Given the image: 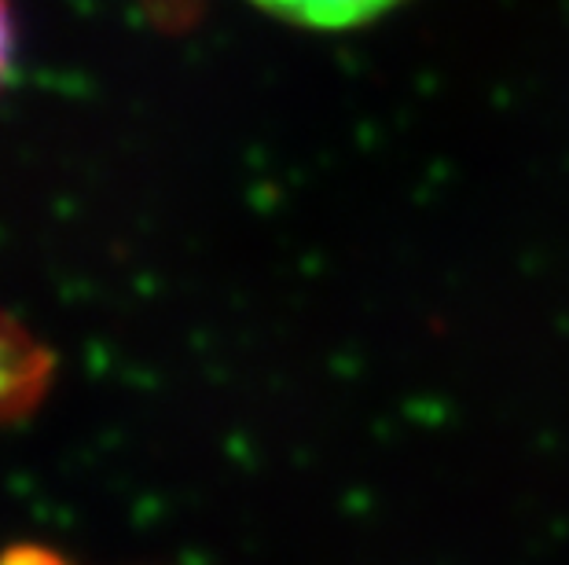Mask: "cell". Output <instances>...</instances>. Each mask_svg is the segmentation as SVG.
I'll return each mask as SVG.
<instances>
[{"label": "cell", "instance_id": "obj_1", "mask_svg": "<svg viewBox=\"0 0 569 565\" xmlns=\"http://www.w3.org/2000/svg\"><path fill=\"white\" fill-rule=\"evenodd\" d=\"M52 382V356L16 320L0 312V418H16L41 401Z\"/></svg>", "mask_w": 569, "mask_h": 565}, {"label": "cell", "instance_id": "obj_2", "mask_svg": "<svg viewBox=\"0 0 569 565\" xmlns=\"http://www.w3.org/2000/svg\"><path fill=\"white\" fill-rule=\"evenodd\" d=\"M253 4L287 22H298V27L346 30V27H360V22L379 19L397 0H253Z\"/></svg>", "mask_w": 569, "mask_h": 565}, {"label": "cell", "instance_id": "obj_3", "mask_svg": "<svg viewBox=\"0 0 569 565\" xmlns=\"http://www.w3.org/2000/svg\"><path fill=\"white\" fill-rule=\"evenodd\" d=\"M0 565H67V562L41 547H16L8 555H0Z\"/></svg>", "mask_w": 569, "mask_h": 565}, {"label": "cell", "instance_id": "obj_4", "mask_svg": "<svg viewBox=\"0 0 569 565\" xmlns=\"http://www.w3.org/2000/svg\"><path fill=\"white\" fill-rule=\"evenodd\" d=\"M8 63H11V11L8 0H0V81L8 74Z\"/></svg>", "mask_w": 569, "mask_h": 565}]
</instances>
